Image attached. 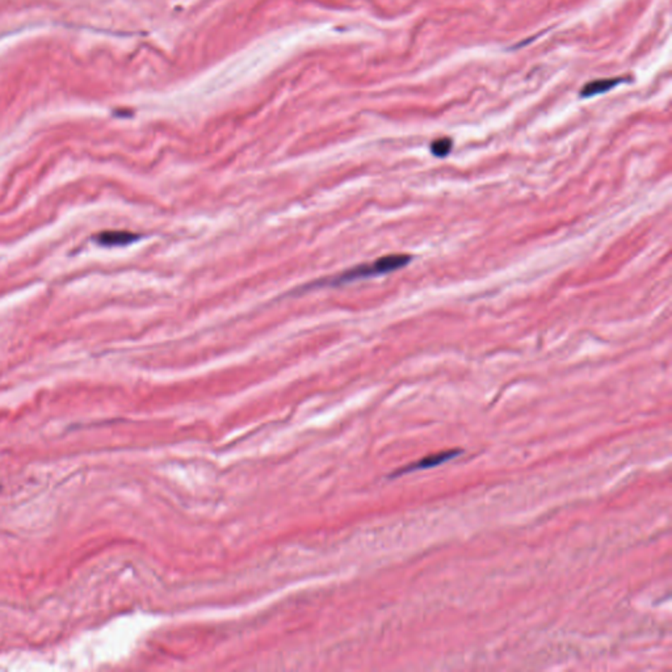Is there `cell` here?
<instances>
[{"label": "cell", "instance_id": "5", "mask_svg": "<svg viewBox=\"0 0 672 672\" xmlns=\"http://www.w3.org/2000/svg\"><path fill=\"white\" fill-rule=\"evenodd\" d=\"M452 148H453V140L445 137V138H440L432 142L431 152L436 158H445L447 155H449Z\"/></svg>", "mask_w": 672, "mask_h": 672}, {"label": "cell", "instance_id": "2", "mask_svg": "<svg viewBox=\"0 0 672 672\" xmlns=\"http://www.w3.org/2000/svg\"><path fill=\"white\" fill-rule=\"evenodd\" d=\"M461 453H462L461 449H449V450H443V452H439V453H433V455L426 456V457L421 458V460H418V461L412 462V464L407 465V467L398 469L392 476L410 474V473L418 472V470H424V469H432V467H439V465H443V464L448 462V461L453 460V458L458 457Z\"/></svg>", "mask_w": 672, "mask_h": 672}, {"label": "cell", "instance_id": "1", "mask_svg": "<svg viewBox=\"0 0 672 672\" xmlns=\"http://www.w3.org/2000/svg\"><path fill=\"white\" fill-rule=\"evenodd\" d=\"M411 262V256L409 255H388L383 256L381 259L376 260L372 264H364L359 265L349 271H346L342 275H339L334 280L330 281L332 285H340L346 282H352V281L361 280V279H369L373 276H380V275H386L390 272L401 270L406 267Z\"/></svg>", "mask_w": 672, "mask_h": 672}, {"label": "cell", "instance_id": "3", "mask_svg": "<svg viewBox=\"0 0 672 672\" xmlns=\"http://www.w3.org/2000/svg\"><path fill=\"white\" fill-rule=\"evenodd\" d=\"M137 239H140V235L137 234L128 233V232H107L99 235L97 242L105 247H120V246H128L131 243L136 242Z\"/></svg>", "mask_w": 672, "mask_h": 672}, {"label": "cell", "instance_id": "4", "mask_svg": "<svg viewBox=\"0 0 672 672\" xmlns=\"http://www.w3.org/2000/svg\"><path fill=\"white\" fill-rule=\"evenodd\" d=\"M620 82H621L620 78L600 79V80L591 82V83L586 84V85L582 88L580 96H582V97H591V96H595V95L606 94L609 90L615 88Z\"/></svg>", "mask_w": 672, "mask_h": 672}]
</instances>
